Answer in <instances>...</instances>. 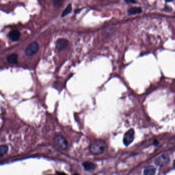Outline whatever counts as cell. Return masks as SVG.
Segmentation results:
<instances>
[{
  "mask_svg": "<svg viewBox=\"0 0 175 175\" xmlns=\"http://www.w3.org/2000/svg\"><path fill=\"white\" fill-rule=\"evenodd\" d=\"M173 166H174V167H175V160H174V161H173Z\"/></svg>",
  "mask_w": 175,
  "mask_h": 175,
  "instance_id": "cell-17",
  "label": "cell"
},
{
  "mask_svg": "<svg viewBox=\"0 0 175 175\" xmlns=\"http://www.w3.org/2000/svg\"><path fill=\"white\" fill-rule=\"evenodd\" d=\"M69 45V41L67 39H59L57 40L56 42L55 47L56 50L59 51H62L63 50H65L67 48Z\"/></svg>",
  "mask_w": 175,
  "mask_h": 175,
  "instance_id": "cell-6",
  "label": "cell"
},
{
  "mask_svg": "<svg viewBox=\"0 0 175 175\" xmlns=\"http://www.w3.org/2000/svg\"><path fill=\"white\" fill-rule=\"evenodd\" d=\"M165 1L166 2H171V1H172L173 0H165Z\"/></svg>",
  "mask_w": 175,
  "mask_h": 175,
  "instance_id": "cell-16",
  "label": "cell"
},
{
  "mask_svg": "<svg viewBox=\"0 0 175 175\" xmlns=\"http://www.w3.org/2000/svg\"><path fill=\"white\" fill-rule=\"evenodd\" d=\"M39 46L36 42H33L28 45L25 50V54L27 56H33L39 50Z\"/></svg>",
  "mask_w": 175,
  "mask_h": 175,
  "instance_id": "cell-4",
  "label": "cell"
},
{
  "mask_svg": "<svg viewBox=\"0 0 175 175\" xmlns=\"http://www.w3.org/2000/svg\"><path fill=\"white\" fill-rule=\"evenodd\" d=\"M106 143L102 140H96L90 144L89 147L90 153L94 155H101L107 149Z\"/></svg>",
  "mask_w": 175,
  "mask_h": 175,
  "instance_id": "cell-1",
  "label": "cell"
},
{
  "mask_svg": "<svg viewBox=\"0 0 175 175\" xmlns=\"http://www.w3.org/2000/svg\"><path fill=\"white\" fill-rule=\"evenodd\" d=\"M66 0H53V3L54 6L56 7H59L62 5Z\"/></svg>",
  "mask_w": 175,
  "mask_h": 175,
  "instance_id": "cell-14",
  "label": "cell"
},
{
  "mask_svg": "<svg viewBox=\"0 0 175 175\" xmlns=\"http://www.w3.org/2000/svg\"><path fill=\"white\" fill-rule=\"evenodd\" d=\"M124 1L127 3H136L135 0H124Z\"/></svg>",
  "mask_w": 175,
  "mask_h": 175,
  "instance_id": "cell-15",
  "label": "cell"
},
{
  "mask_svg": "<svg viewBox=\"0 0 175 175\" xmlns=\"http://www.w3.org/2000/svg\"><path fill=\"white\" fill-rule=\"evenodd\" d=\"M8 150V147L6 145H2L0 146V157L4 156L6 155Z\"/></svg>",
  "mask_w": 175,
  "mask_h": 175,
  "instance_id": "cell-12",
  "label": "cell"
},
{
  "mask_svg": "<svg viewBox=\"0 0 175 175\" xmlns=\"http://www.w3.org/2000/svg\"><path fill=\"white\" fill-rule=\"evenodd\" d=\"M7 61L8 63L12 64H17L18 62V56L17 54H10L7 57Z\"/></svg>",
  "mask_w": 175,
  "mask_h": 175,
  "instance_id": "cell-10",
  "label": "cell"
},
{
  "mask_svg": "<svg viewBox=\"0 0 175 175\" xmlns=\"http://www.w3.org/2000/svg\"><path fill=\"white\" fill-rule=\"evenodd\" d=\"M21 34L18 30H13L9 34V37L13 41H17L20 39Z\"/></svg>",
  "mask_w": 175,
  "mask_h": 175,
  "instance_id": "cell-8",
  "label": "cell"
},
{
  "mask_svg": "<svg viewBox=\"0 0 175 175\" xmlns=\"http://www.w3.org/2000/svg\"><path fill=\"white\" fill-rule=\"evenodd\" d=\"M142 12V10L140 7H134L130 8L128 10V13L129 14L131 15H134V14H139Z\"/></svg>",
  "mask_w": 175,
  "mask_h": 175,
  "instance_id": "cell-11",
  "label": "cell"
},
{
  "mask_svg": "<svg viewBox=\"0 0 175 175\" xmlns=\"http://www.w3.org/2000/svg\"><path fill=\"white\" fill-rule=\"evenodd\" d=\"M85 170L88 172H93L96 169V164L90 161H86L82 163Z\"/></svg>",
  "mask_w": 175,
  "mask_h": 175,
  "instance_id": "cell-7",
  "label": "cell"
},
{
  "mask_svg": "<svg viewBox=\"0 0 175 175\" xmlns=\"http://www.w3.org/2000/svg\"><path fill=\"white\" fill-rule=\"evenodd\" d=\"M53 142L57 148L65 150L68 148V142L67 140L62 135H56L53 138Z\"/></svg>",
  "mask_w": 175,
  "mask_h": 175,
  "instance_id": "cell-2",
  "label": "cell"
},
{
  "mask_svg": "<svg viewBox=\"0 0 175 175\" xmlns=\"http://www.w3.org/2000/svg\"><path fill=\"white\" fill-rule=\"evenodd\" d=\"M169 155H162L155 160V162L157 165L160 167H163L169 163Z\"/></svg>",
  "mask_w": 175,
  "mask_h": 175,
  "instance_id": "cell-5",
  "label": "cell"
},
{
  "mask_svg": "<svg viewBox=\"0 0 175 175\" xmlns=\"http://www.w3.org/2000/svg\"><path fill=\"white\" fill-rule=\"evenodd\" d=\"M134 138H135L134 130L133 129H130L124 134L123 139V142L126 146H127L133 142Z\"/></svg>",
  "mask_w": 175,
  "mask_h": 175,
  "instance_id": "cell-3",
  "label": "cell"
},
{
  "mask_svg": "<svg viewBox=\"0 0 175 175\" xmlns=\"http://www.w3.org/2000/svg\"><path fill=\"white\" fill-rule=\"evenodd\" d=\"M156 171V168L152 166H150L144 169L143 173L144 175H155Z\"/></svg>",
  "mask_w": 175,
  "mask_h": 175,
  "instance_id": "cell-9",
  "label": "cell"
},
{
  "mask_svg": "<svg viewBox=\"0 0 175 175\" xmlns=\"http://www.w3.org/2000/svg\"><path fill=\"white\" fill-rule=\"evenodd\" d=\"M72 11V5L71 4H69L67 7L65 8V10H64V11L63 12L62 14V17H64L66 16H67V14H69L71 11Z\"/></svg>",
  "mask_w": 175,
  "mask_h": 175,
  "instance_id": "cell-13",
  "label": "cell"
}]
</instances>
